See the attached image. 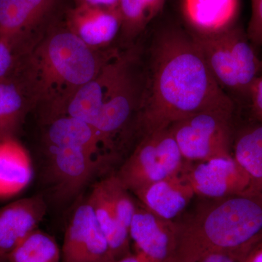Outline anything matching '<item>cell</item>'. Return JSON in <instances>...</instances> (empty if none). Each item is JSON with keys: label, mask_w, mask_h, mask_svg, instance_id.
Here are the masks:
<instances>
[{"label": "cell", "mask_w": 262, "mask_h": 262, "mask_svg": "<svg viewBox=\"0 0 262 262\" xmlns=\"http://www.w3.org/2000/svg\"><path fill=\"white\" fill-rule=\"evenodd\" d=\"M148 72L147 92L138 121L139 137L202 110L233 103L215 80L192 33L182 28L156 34Z\"/></svg>", "instance_id": "1"}, {"label": "cell", "mask_w": 262, "mask_h": 262, "mask_svg": "<svg viewBox=\"0 0 262 262\" xmlns=\"http://www.w3.org/2000/svg\"><path fill=\"white\" fill-rule=\"evenodd\" d=\"M118 52L93 49L67 27L51 29L19 59L15 75L45 124L58 116L71 96Z\"/></svg>", "instance_id": "2"}, {"label": "cell", "mask_w": 262, "mask_h": 262, "mask_svg": "<svg viewBox=\"0 0 262 262\" xmlns=\"http://www.w3.org/2000/svg\"><path fill=\"white\" fill-rule=\"evenodd\" d=\"M177 222L174 262H198L209 253L252 248L262 239V194L247 191L212 200Z\"/></svg>", "instance_id": "3"}, {"label": "cell", "mask_w": 262, "mask_h": 262, "mask_svg": "<svg viewBox=\"0 0 262 262\" xmlns=\"http://www.w3.org/2000/svg\"><path fill=\"white\" fill-rule=\"evenodd\" d=\"M139 46L122 51L120 67L108 85L95 128L103 146L115 158L117 144L137 133L138 121L147 92L149 72Z\"/></svg>", "instance_id": "4"}, {"label": "cell", "mask_w": 262, "mask_h": 262, "mask_svg": "<svg viewBox=\"0 0 262 262\" xmlns=\"http://www.w3.org/2000/svg\"><path fill=\"white\" fill-rule=\"evenodd\" d=\"M192 34L221 89L226 94L248 96L262 61L243 31L232 25L211 34L193 31Z\"/></svg>", "instance_id": "5"}, {"label": "cell", "mask_w": 262, "mask_h": 262, "mask_svg": "<svg viewBox=\"0 0 262 262\" xmlns=\"http://www.w3.org/2000/svg\"><path fill=\"white\" fill-rule=\"evenodd\" d=\"M234 104L202 110L172 124L169 129L183 158L205 161L232 155Z\"/></svg>", "instance_id": "6"}, {"label": "cell", "mask_w": 262, "mask_h": 262, "mask_svg": "<svg viewBox=\"0 0 262 262\" xmlns=\"http://www.w3.org/2000/svg\"><path fill=\"white\" fill-rule=\"evenodd\" d=\"M187 162L167 127L140 136L132 152L115 174L134 193L152 183L180 173Z\"/></svg>", "instance_id": "7"}, {"label": "cell", "mask_w": 262, "mask_h": 262, "mask_svg": "<svg viewBox=\"0 0 262 262\" xmlns=\"http://www.w3.org/2000/svg\"><path fill=\"white\" fill-rule=\"evenodd\" d=\"M45 146L44 177L55 201L59 203L77 198L98 170L108 165L80 148Z\"/></svg>", "instance_id": "8"}, {"label": "cell", "mask_w": 262, "mask_h": 262, "mask_svg": "<svg viewBox=\"0 0 262 262\" xmlns=\"http://www.w3.org/2000/svg\"><path fill=\"white\" fill-rule=\"evenodd\" d=\"M59 0H0V38L21 58L50 30Z\"/></svg>", "instance_id": "9"}, {"label": "cell", "mask_w": 262, "mask_h": 262, "mask_svg": "<svg viewBox=\"0 0 262 262\" xmlns=\"http://www.w3.org/2000/svg\"><path fill=\"white\" fill-rule=\"evenodd\" d=\"M61 262H115L89 198L72 211L61 248Z\"/></svg>", "instance_id": "10"}, {"label": "cell", "mask_w": 262, "mask_h": 262, "mask_svg": "<svg viewBox=\"0 0 262 262\" xmlns=\"http://www.w3.org/2000/svg\"><path fill=\"white\" fill-rule=\"evenodd\" d=\"M183 173L194 194L214 200L243 194L249 179L232 155L205 161L187 162Z\"/></svg>", "instance_id": "11"}, {"label": "cell", "mask_w": 262, "mask_h": 262, "mask_svg": "<svg viewBox=\"0 0 262 262\" xmlns=\"http://www.w3.org/2000/svg\"><path fill=\"white\" fill-rule=\"evenodd\" d=\"M177 222L163 220L137 205L130 226L135 249L147 262H174L177 246Z\"/></svg>", "instance_id": "12"}, {"label": "cell", "mask_w": 262, "mask_h": 262, "mask_svg": "<svg viewBox=\"0 0 262 262\" xmlns=\"http://www.w3.org/2000/svg\"><path fill=\"white\" fill-rule=\"evenodd\" d=\"M66 27L86 46L102 51L120 32L121 17L118 8L77 5L67 12Z\"/></svg>", "instance_id": "13"}, {"label": "cell", "mask_w": 262, "mask_h": 262, "mask_svg": "<svg viewBox=\"0 0 262 262\" xmlns=\"http://www.w3.org/2000/svg\"><path fill=\"white\" fill-rule=\"evenodd\" d=\"M47 210L46 198L41 194L0 207V256H8L38 229Z\"/></svg>", "instance_id": "14"}, {"label": "cell", "mask_w": 262, "mask_h": 262, "mask_svg": "<svg viewBox=\"0 0 262 262\" xmlns=\"http://www.w3.org/2000/svg\"><path fill=\"white\" fill-rule=\"evenodd\" d=\"M134 194L148 211L163 220L171 221L184 211L194 195L183 170L141 188Z\"/></svg>", "instance_id": "15"}, {"label": "cell", "mask_w": 262, "mask_h": 262, "mask_svg": "<svg viewBox=\"0 0 262 262\" xmlns=\"http://www.w3.org/2000/svg\"><path fill=\"white\" fill-rule=\"evenodd\" d=\"M122 56V51L118 52L95 78L77 90L56 117H75L96 127L102 110L105 95L120 67Z\"/></svg>", "instance_id": "16"}, {"label": "cell", "mask_w": 262, "mask_h": 262, "mask_svg": "<svg viewBox=\"0 0 262 262\" xmlns=\"http://www.w3.org/2000/svg\"><path fill=\"white\" fill-rule=\"evenodd\" d=\"M45 145L80 148L107 163L113 157L106 152L99 133L87 122L70 116L56 117L45 123Z\"/></svg>", "instance_id": "17"}, {"label": "cell", "mask_w": 262, "mask_h": 262, "mask_svg": "<svg viewBox=\"0 0 262 262\" xmlns=\"http://www.w3.org/2000/svg\"><path fill=\"white\" fill-rule=\"evenodd\" d=\"M30 156L14 136L0 139V196L18 194L32 181Z\"/></svg>", "instance_id": "18"}, {"label": "cell", "mask_w": 262, "mask_h": 262, "mask_svg": "<svg viewBox=\"0 0 262 262\" xmlns=\"http://www.w3.org/2000/svg\"><path fill=\"white\" fill-rule=\"evenodd\" d=\"M88 198L94 208L98 225L107 239L115 261L130 254V229L119 218L101 182L95 184Z\"/></svg>", "instance_id": "19"}, {"label": "cell", "mask_w": 262, "mask_h": 262, "mask_svg": "<svg viewBox=\"0 0 262 262\" xmlns=\"http://www.w3.org/2000/svg\"><path fill=\"white\" fill-rule=\"evenodd\" d=\"M238 0H184V13L194 32L211 34L232 27Z\"/></svg>", "instance_id": "20"}, {"label": "cell", "mask_w": 262, "mask_h": 262, "mask_svg": "<svg viewBox=\"0 0 262 262\" xmlns=\"http://www.w3.org/2000/svg\"><path fill=\"white\" fill-rule=\"evenodd\" d=\"M32 107V101L15 74L0 80V139L14 136Z\"/></svg>", "instance_id": "21"}, {"label": "cell", "mask_w": 262, "mask_h": 262, "mask_svg": "<svg viewBox=\"0 0 262 262\" xmlns=\"http://www.w3.org/2000/svg\"><path fill=\"white\" fill-rule=\"evenodd\" d=\"M232 156L249 179L248 192L262 194V123L237 136Z\"/></svg>", "instance_id": "22"}, {"label": "cell", "mask_w": 262, "mask_h": 262, "mask_svg": "<svg viewBox=\"0 0 262 262\" xmlns=\"http://www.w3.org/2000/svg\"><path fill=\"white\" fill-rule=\"evenodd\" d=\"M165 0H119L120 32L126 43L135 39L163 10Z\"/></svg>", "instance_id": "23"}, {"label": "cell", "mask_w": 262, "mask_h": 262, "mask_svg": "<svg viewBox=\"0 0 262 262\" xmlns=\"http://www.w3.org/2000/svg\"><path fill=\"white\" fill-rule=\"evenodd\" d=\"M6 257L9 262H61V250L53 236L37 229Z\"/></svg>", "instance_id": "24"}, {"label": "cell", "mask_w": 262, "mask_h": 262, "mask_svg": "<svg viewBox=\"0 0 262 262\" xmlns=\"http://www.w3.org/2000/svg\"><path fill=\"white\" fill-rule=\"evenodd\" d=\"M18 61V57L10 45L0 38V80L14 75Z\"/></svg>", "instance_id": "25"}, {"label": "cell", "mask_w": 262, "mask_h": 262, "mask_svg": "<svg viewBox=\"0 0 262 262\" xmlns=\"http://www.w3.org/2000/svg\"><path fill=\"white\" fill-rule=\"evenodd\" d=\"M252 14L248 26V37L256 45L262 46V0H251Z\"/></svg>", "instance_id": "26"}, {"label": "cell", "mask_w": 262, "mask_h": 262, "mask_svg": "<svg viewBox=\"0 0 262 262\" xmlns=\"http://www.w3.org/2000/svg\"><path fill=\"white\" fill-rule=\"evenodd\" d=\"M252 248L209 253L198 262H244L245 258Z\"/></svg>", "instance_id": "27"}, {"label": "cell", "mask_w": 262, "mask_h": 262, "mask_svg": "<svg viewBox=\"0 0 262 262\" xmlns=\"http://www.w3.org/2000/svg\"><path fill=\"white\" fill-rule=\"evenodd\" d=\"M248 96L251 100L253 113L262 123V69L251 85Z\"/></svg>", "instance_id": "28"}, {"label": "cell", "mask_w": 262, "mask_h": 262, "mask_svg": "<svg viewBox=\"0 0 262 262\" xmlns=\"http://www.w3.org/2000/svg\"><path fill=\"white\" fill-rule=\"evenodd\" d=\"M76 2H77V5H87L106 8H117L119 0H76Z\"/></svg>", "instance_id": "29"}, {"label": "cell", "mask_w": 262, "mask_h": 262, "mask_svg": "<svg viewBox=\"0 0 262 262\" xmlns=\"http://www.w3.org/2000/svg\"><path fill=\"white\" fill-rule=\"evenodd\" d=\"M244 262H262V239L253 246Z\"/></svg>", "instance_id": "30"}, {"label": "cell", "mask_w": 262, "mask_h": 262, "mask_svg": "<svg viewBox=\"0 0 262 262\" xmlns=\"http://www.w3.org/2000/svg\"><path fill=\"white\" fill-rule=\"evenodd\" d=\"M0 262H9L6 256H0Z\"/></svg>", "instance_id": "31"}]
</instances>
